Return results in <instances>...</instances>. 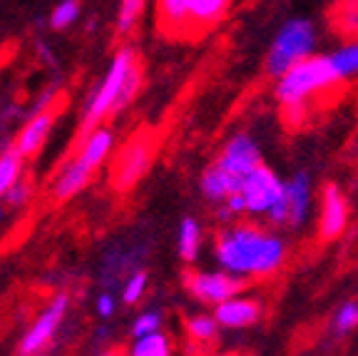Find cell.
<instances>
[{
  "label": "cell",
  "mask_w": 358,
  "mask_h": 356,
  "mask_svg": "<svg viewBox=\"0 0 358 356\" xmlns=\"http://www.w3.org/2000/svg\"><path fill=\"white\" fill-rule=\"evenodd\" d=\"M212 252L219 269L231 277H239L241 282H262L284 269L289 245L271 227L259 222H234L219 229Z\"/></svg>",
  "instance_id": "1"
},
{
  "label": "cell",
  "mask_w": 358,
  "mask_h": 356,
  "mask_svg": "<svg viewBox=\"0 0 358 356\" xmlns=\"http://www.w3.org/2000/svg\"><path fill=\"white\" fill-rule=\"evenodd\" d=\"M336 83H341V80L336 75L329 55H313L294 65L279 80H274V97L279 105H284V110L306 107L311 97L331 90Z\"/></svg>",
  "instance_id": "2"
},
{
  "label": "cell",
  "mask_w": 358,
  "mask_h": 356,
  "mask_svg": "<svg viewBox=\"0 0 358 356\" xmlns=\"http://www.w3.org/2000/svg\"><path fill=\"white\" fill-rule=\"evenodd\" d=\"M137 62L140 60H137V50H134L132 45H124V48L117 50L110 70H107L105 78H102L100 88L92 93V97H90L87 107H85V112H83V123H80V128H78V145L85 142L90 135L100 128V123L110 112H117V100L124 88V80H127V75L132 73V67L137 65Z\"/></svg>",
  "instance_id": "3"
},
{
  "label": "cell",
  "mask_w": 358,
  "mask_h": 356,
  "mask_svg": "<svg viewBox=\"0 0 358 356\" xmlns=\"http://www.w3.org/2000/svg\"><path fill=\"white\" fill-rule=\"evenodd\" d=\"M316 45H319V33H316V25L308 18L286 20L266 53V62H264L266 75L279 80L294 65L316 55Z\"/></svg>",
  "instance_id": "4"
},
{
  "label": "cell",
  "mask_w": 358,
  "mask_h": 356,
  "mask_svg": "<svg viewBox=\"0 0 358 356\" xmlns=\"http://www.w3.org/2000/svg\"><path fill=\"white\" fill-rule=\"evenodd\" d=\"M313 212V182L306 172H296L286 179L284 197L271 210L266 222L276 229H301Z\"/></svg>",
  "instance_id": "5"
},
{
  "label": "cell",
  "mask_w": 358,
  "mask_h": 356,
  "mask_svg": "<svg viewBox=\"0 0 358 356\" xmlns=\"http://www.w3.org/2000/svg\"><path fill=\"white\" fill-rule=\"evenodd\" d=\"M284 187L286 179H281L279 172L274 167H268V165H262L252 174H246L241 179L239 189L246 207V217L266 219L271 214V210L281 202V197H284Z\"/></svg>",
  "instance_id": "6"
},
{
  "label": "cell",
  "mask_w": 358,
  "mask_h": 356,
  "mask_svg": "<svg viewBox=\"0 0 358 356\" xmlns=\"http://www.w3.org/2000/svg\"><path fill=\"white\" fill-rule=\"evenodd\" d=\"M155 157V137L152 135H134L127 145L120 150V155L112 160L110 182L117 192H129L137 187L142 177L147 174Z\"/></svg>",
  "instance_id": "7"
},
{
  "label": "cell",
  "mask_w": 358,
  "mask_h": 356,
  "mask_svg": "<svg viewBox=\"0 0 358 356\" xmlns=\"http://www.w3.org/2000/svg\"><path fill=\"white\" fill-rule=\"evenodd\" d=\"M185 284L196 301L219 306L231 296H239L246 282H241L239 277H231L224 269H214V272H189L185 277Z\"/></svg>",
  "instance_id": "8"
},
{
  "label": "cell",
  "mask_w": 358,
  "mask_h": 356,
  "mask_svg": "<svg viewBox=\"0 0 358 356\" xmlns=\"http://www.w3.org/2000/svg\"><path fill=\"white\" fill-rule=\"evenodd\" d=\"M214 162H217L219 167L227 170V172L234 174V177L244 179L246 174H252L257 167H262L264 157L254 135L236 132L224 142L222 150H219V157Z\"/></svg>",
  "instance_id": "9"
},
{
  "label": "cell",
  "mask_w": 358,
  "mask_h": 356,
  "mask_svg": "<svg viewBox=\"0 0 358 356\" xmlns=\"http://www.w3.org/2000/svg\"><path fill=\"white\" fill-rule=\"evenodd\" d=\"M351 222V207L343 195V189L336 182L324 184L319 197V237L324 242L338 240Z\"/></svg>",
  "instance_id": "10"
},
{
  "label": "cell",
  "mask_w": 358,
  "mask_h": 356,
  "mask_svg": "<svg viewBox=\"0 0 358 356\" xmlns=\"http://www.w3.org/2000/svg\"><path fill=\"white\" fill-rule=\"evenodd\" d=\"M65 312H67V296L57 294L55 299L50 301V306H48V309L35 319L33 327L25 331V336H22V341H20V356L40 354L45 346L50 344V339L55 336V331H57V327H60Z\"/></svg>",
  "instance_id": "11"
},
{
  "label": "cell",
  "mask_w": 358,
  "mask_h": 356,
  "mask_svg": "<svg viewBox=\"0 0 358 356\" xmlns=\"http://www.w3.org/2000/svg\"><path fill=\"white\" fill-rule=\"evenodd\" d=\"M214 317L222 329H249L262 319V301L244 294L231 296L224 304L214 306Z\"/></svg>",
  "instance_id": "12"
},
{
  "label": "cell",
  "mask_w": 358,
  "mask_h": 356,
  "mask_svg": "<svg viewBox=\"0 0 358 356\" xmlns=\"http://www.w3.org/2000/svg\"><path fill=\"white\" fill-rule=\"evenodd\" d=\"M52 125H55V112L52 110H45L40 115L30 117L28 123L22 125L20 132H17V137L13 139V147H15L17 155L22 160H30V157L38 155L45 142H48V137H50Z\"/></svg>",
  "instance_id": "13"
},
{
  "label": "cell",
  "mask_w": 358,
  "mask_h": 356,
  "mask_svg": "<svg viewBox=\"0 0 358 356\" xmlns=\"http://www.w3.org/2000/svg\"><path fill=\"white\" fill-rule=\"evenodd\" d=\"M199 189H201V195L207 197L209 202H214V205L219 207V205H224V202L229 200V197L239 195L241 179L234 177L231 172H227L224 167H219L217 162H212V165L201 172Z\"/></svg>",
  "instance_id": "14"
},
{
  "label": "cell",
  "mask_w": 358,
  "mask_h": 356,
  "mask_svg": "<svg viewBox=\"0 0 358 356\" xmlns=\"http://www.w3.org/2000/svg\"><path fill=\"white\" fill-rule=\"evenodd\" d=\"M92 177V170L80 160L78 155L73 160H67L57 172L55 182H52V200L55 202H67L78 195L80 189H85V184Z\"/></svg>",
  "instance_id": "15"
},
{
  "label": "cell",
  "mask_w": 358,
  "mask_h": 356,
  "mask_svg": "<svg viewBox=\"0 0 358 356\" xmlns=\"http://www.w3.org/2000/svg\"><path fill=\"white\" fill-rule=\"evenodd\" d=\"M112 147H115V135H112V130L110 128H97L95 132L85 139V142H80L78 157L87 165L90 170H92V172H95L102 162L110 157Z\"/></svg>",
  "instance_id": "16"
},
{
  "label": "cell",
  "mask_w": 358,
  "mask_h": 356,
  "mask_svg": "<svg viewBox=\"0 0 358 356\" xmlns=\"http://www.w3.org/2000/svg\"><path fill=\"white\" fill-rule=\"evenodd\" d=\"M234 0H189V30L212 28L227 15Z\"/></svg>",
  "instance_id": "17"
},
{
  "label": "cell",
  "mask_w": 358,
  "mask_h": 356,
  "mask_svg": "<svg viewBox=\"0 0 358 356\" xmlns=\"http://www.w3.org/2000/svg\"><path fill=\"white\" fill-rule=\"evenodd\" d=\"M201 240H204V232H201V224L194 217H185L177 229V252L179 256L185 259L187 264L196 262V256L201 252Z\"/></svg>",
  "instance_id": "18"
},
{
  "label": "cell",
  "mask_w": 358,
  "mask_h": 356,
  "mask_svg": "<svg viewBox=\"0 0 358 356\" xmlns=\"http://www.w3.org/2000/svg\"><path fill=\"white\" fill-rule=\"evenodd\" d=\"M162 28L169 33L189 30V0H157Z\"/></svg>",
  "instance_id": "19"
},
{
  "label": "cell",
  "mask_w": 358,
  "mask_h": 356,
  "mask_svg": "<svg viewBox=\"0 0 358 356\" xmlns=\"http://www.w3.org/2000/svg\"><path fill=\"white\" fill-rule=\"evenodd\" d=\"M329 60L334 65L338 80L358 78V38L338 45L334 53H329Z\"/></svg>",
  "instance_id": "20"
},
{
  "label": "cell",
  "mask_w": 358,
  "mask_h": 356,
  "mask_svg": "<svg viewBox=\"0 0 358 356\" xmlns=\"http://www.w3.org/2000/svg\"><path fill=\"white\" fill-rule=\"evenodd\" d=\"M22 165H25V160L17 155L15 147H10L8 152L0 155V202L6 200V195L22 177Z\"/></svg>",
  "instance_id": "21"
},
{
  "label": "cell",
  "mask_w": 358,
  "mask_h": 356,
  "mask_svg": "<svg viewBox=\"0 0 358 356\" xmlns=\"http://www.w3.org/2000/svg\"><path fill=\"white\" fill-rule=\"evenodd\" d=\"M219 322L214 314L207 312H196L187 319V334H189L192 341L196 344H204V341H214L219 336Z\"/></svg>",
  "instance_id": "22"
},
{
  "label": "cell",
  "mask_w": 358,
  "mask_h": 356,
  "mask_svg": "<svg viewBox=\"0 0 358 356\" xmlns=\"http://www.w3.org/2000/svg\"><path fill=\"white\" fill-rule=\"evenodd\" d=\"M334 28L346 38H358V0H341L334 11Z\"/></svg>",
  "instance_id": "23"
},
{
  "label": "cell",
  "mask_w": 358,
  "mask_h": 356,
  "mask_svg": "<svg viewBox=\"0 0 358 356\" xmlns=\"http://www.w3.org/2000/svg\"><path fill=\"white\" fill-rule=\"evenodd\" d=\"M129 356H172V341L164 331H155L150 336L134 339Z\"/></svg>",
  "instance_id": "24"
},
{
  "label": "cell",
  "mask_w": 358,
  "mask_h": 356,
  "mask_svg": "<svg viewBox=\"0 0 358 356\" xmlns=\"http://www.w3.org/2000/svg\"><path fill=\"white\" fill-rule=\"evenodd\" d=\"M147 0H122L120 3V13H117V33L120 35H129L132 28L140 20L142 11H145Z\"/></svg>",
  "instance_id": "25"
},
{
  "label": "cell",
  "mask_w": 358,
  "mask_h": 356,
  "mask_svg": "<svg viewBox=\"0 0 358 356\" xmlns=\"http://www.w3.org/2000/svg\"><path fill=\"white\" fill-rule=\"evenodd\" d=\"M78 18H80V0H62V3L55 6V11H52L50 25H52V30H65V28H70Z\"/></svg>",
  "instance_id": "26"
},
{
  "label": "cell",
  "mask_w": 358,
  "mask_h": 356,
  "mask_svg": "<svg viewBox=\"0 0 358 356\" xmlns=\"http://www.w3.org/2000/svg\"><path fill=\"white\" fill-rule=\"evenodd\" d=\"M358 327V301H343L334 314L336 334H348Z\"/></svg>",
  "instance_id": "27"
},
{
  "label": "cell",
  "mask_w": 358,
  "mask_h": 356,
  "mask_svg": "<svg viewBox=\"0 0 358 356\" xmlns=\"http://www.w3.org/2000/svg\"><path fill=\"white\" fill-rule=\"evenodd\" d=\"M155 331H162V314L150 309V312H142L140 317L134 319L132 324V334L134 339H142V336H150Z\"/></svg>",
  "instance_id": "28"
},
{
  "label": "cell",
  "mask_w": 358,
  "mask_h": 356,
  "mask_svg": "<svg viewBox=\"0 0 358 356\" xmlns=\"http://www.w3.org/2000/svg\"><path fill=\"white\" fill-rule=\"evenodd\" d=\"M30 197H33V182H30V179L25 177V174H22V177L15 182V187H13L10 192L6 195V200H3V202H6V205L10 207V210H17V207L25 205V202H28Z\"/></svg>",
  "instance_id": "29"
},
{
  "label": "cell",
  "mask_w": 358,
  "mask_h": 356,
  "mask_svg": "<svg viewBox=\"0 0 358 356\" xmlns=\"http://www.w3.org/2000/svg\"><path fill=\"white\" fill-rule=\"evenodd\" d=\"M145 292H147V274L134 272L132 277L127 279V284H124V292H122L124 304H137V301L145 296Z\"/></svg>",
  "instance_id": "30"
},
{
  "label": "cell",
  "mask_w": 358,
  "mask_h": 356,
  "mask_svg": "<svg viewBox=\"0 0 358 356\" xmlns=\"http://www.w3.org/2000/svg\"><path fill=\"white\" fill-rule=\"evenodd\" d=\"M112 312H115V296L112 294L97 296V314H100L102 319H107V317H112Z\"/></svg>",
  "instance_id": "31"
},
{
  "label": "cell",
  "mask_w": 358,
  "mask_h": 356,
  "mask_svg": "<svg viewBox=\"0 0 358 356\" xmlns=\"http://www.w3.org/2000/svg\"><path fill=\"white\" fill-rule=\"evenodd\" d=\"M102 356H120V354H115V351H107V354H102Z\"/></svg>",
  "instance_id": "32"
},
{
  "label": "cell",
  "mask_w": 358,
  "mask_h": 356,
  "mask_svg": "<svg viewBox=\"0 0 358 356\" xmlns=\"http://www.w3.org/2000/svg\"><path fill=\"white\" fill-rule=\"evenodd\" d=\"M0 219H3V207H0Z\"/></svg>",
  "instance_id": "33"
}]
</instances>
